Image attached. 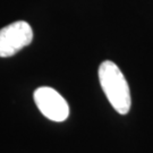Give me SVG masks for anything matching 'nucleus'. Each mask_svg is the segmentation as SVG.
Instances as JSON below:
<instances>
[{
    "instance_id": "1",
    "label": "nucleus",
    "mask_w": 153,
    "mask_h": 153,
    "mask_svg": "<svg viewBox=\"0 0 153 153\" xmlns=\"http://www.w3.org/2000/svg\"><path fill=\"white\" fill-rule=\"evenodd\" d=\"M98 74L101 88L110 104L118 114L127 115L131 107V91L119 67L112 61L105 60L100 65Z\"/></svg>"
},
{
    "instance_id": "2",
    "label": "nucleus",
    "mask_w": 153,
    "mask_h": 153,
    "mask_svg": "<svg viewBox=\"0 0 153 153\" xmlns=\"http://www.w3.org/2000/svg\"><path fill=\"white\" fill-rule=\"evenodd\" d=\"M33 31L30 24L17 21L0 30V57L7 58L32 42Z\"/></svg>"
},
{
    "instance_id": "3",
    "label": "nucleus",
    "mask_w": 153,
    "mask_h": 153,
    "mask_svg": "<svg viewBox=\"0 0 153 153\" xmlns=\"http://www.w3.org/2000/svg\"><path fill=\"white\" fill-rule=\"evenodd\" d=\"M34 102L41 114L57 123L66 120L69 116V107L65 99L52 88L42 86L34 91Z\"/></svg>"
}]
</instances>
